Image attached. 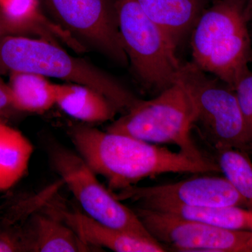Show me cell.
Wrapping results in <instances>:
<instances>
[{"label":"cell","mask_w":252,"mask_h":252,"mask_svg":"<svg viewBox=\"0 0 252 252\" xmlns=\"http://www.w3.org/2000/svg\"><path fill=\"white\" fill-rule=\"evenodd\" d=\"M69 135L77 153L105 179L112 192L162 174L220 172L214 160H194L180 152L85 124L71 126Z\"/></svg>","instance_id":"6da1fadb"},{"label":"cell","mask_w":252,"mask_h":252,"mask_svg":"<svg viewBox=\"0 0 252 252\" xmlns=\"http://www.w3.org/2000/svg\"><path fill=\"white\" fill-rule=\"evenodd\" d=\"M29 72L92 88L125 114L140 99L92 63L73 57L59 44L41 38L6 36L0 43V72Z\"/></svg>","instance_id":"7a4b0ae2"},{"label":"cell","mask_w":252,"mask_h":252,"mask_svg":"<svg viewBox=\"0 0 252 252\" xmlns=\"http://www.w3.org/2000/svg\"><path fill=\"white\" fill-rule=\"evenodd\" d=\"M246 0H215L197 20L190 35L192 63L234 89L250 70L252 38Z\"/></svg>","instance_id":"3957f363"},{"label":"cell","mask_w":252,"mask_h":252,"mask_svg":"<svg viewBox=\"0 0 252 252\" xmlns=\"http://www.w3.org/2000/svg\"><path fill=\"white\" fill-rule=\"evenodd\" d=\"M193 121L191 99L177 81L154 98L140 99L106 130L151 144H173L190 158L207 160L208 158L199 150L190 135Z\"/></svg>","instance_id":"277c9868"},{"label":"cell","mask_w":252,"mask_h":252,"mask_svg":"<svg viewBox=\"0 0 252 252\" xmlns=\"http://www.w3.org/2000/svg\"><path fill=\"white\" fill-rule=\"evenodd\" d=\"M209 75L193 63L182 64L177 81L191 99L193 126L215 149L252 153L248 129L233 88Z\"/></svg>","instance_id":"5b68a950"},{"label":"cell","mask_w":252,"mask_h":252,"mask_svg":"<svg viewBox=\"0 0 252 252\" xmlns=\"http://www.w3.org/2000/svg\"><path fill=\"white\" fill-rule=\"evenodd\" d=\"M119 32L134 72L157 94L178 79L182 64L170 38L136 0H116Z\"/></svg>","instance_id":"8992f818"},{"label":"cell","mask_w":252,"mask_h":252,"mask_svg":"<svg viewBox=\"0 0 252 252\" xmlns=\"http://www.w3.org/2000/svg\"><path fill=\"white\" fill-rule=\"evenodd\" d=\"M48 154L55 171L67 186L84 213L104 225L155 240L133 209L124 205L99 182L97 174L77 152L51 142Z\"/></svg>","instance_id":"52a82bcc"},{"label":"cell","mask_w":252,"mask_h":252,"mask_svg":"<svg viewBox=\"0 0 252 252\" xmlns=\"http://www.w3.org/2000/svg\"><path fill=\"white\" fill-rule=\"evenodd\" d=\"M51 19L85 46L117 64L128 59L123 46L116 0H39Z\"/></svg>","instance_id":"ba28073f"},{"label":"cell","mask_w":252,"mask_h":252,"mask_svg":"<svg viewBox=\"0 0 252 252\" xmlns=\"http://www.w3.org/2000/svg\"><path fill=\"white\" fill-rule=\"evenodd\" d=\"M133 210L149 234L166 250L252 252V231L225 229L140 207Z\"/></svg>","instance_id":"9c48e42d"},{"label":"cell","mask_w":252,"mask_h":252,"mask_svg":"<svg viewBox=\"0 0 252 252\" xmlns=\"http://www.w3.org/2000/svg\"><path fill=\"white\" fill-rule=\"evenodd\" d=\"M112 193L121 201L130 200L148 210L164 205L249 209L247 200L225 177H195L166 185L132 186Z\"/></svg>","instance_id":"30bf717a"},{"label":"cell","mask_w":252,"mask_h":252,"mask_svg":"<svg viewBox=\"0 0 252 252\" xmlns=\"http://www.w3.org/2000/svg\"><path fill=\"white\" fill-rule=\"evenodd\" d=\"M48 192L40 209L54 215L69 225L85 243L98 249L117 252H162L166 249L157 240L112 228L97 221L77 208H69Z\"/></svg>","instance_id":"8fae6325"},{"label":"cell","mask_w":252,"mask_h":252,"mask_svg":"<svg viewBox=\"0 0 252 252\" xmlns=\"http://www.w3.org/2000/svg\"><path fill=\"white\" fill-rule=\"evenodd\" d=\"M26 220L21 229L27 252H101L85 243L62 220L40 208Z\"/></svg>","instance_id":"7c38bea8"},{"label":"cell","mask_w":252,"mask_h":252,"mask_svg":"<svg viewBox=\"0 0 252 252\" xmlns=\"http://www.w3.org/2000/svg\"><path fill=\"white\" fill-rule=\"evenodd\" d=\"M210 0H136L178 47L190 35L197 20Z\"/></svg>","instance_id":"4fadbf2b"},{"label":"cell","mask_w":252,"mask_h":252,"mask_svg":"<svg viewBox=\"0 0 252 252\" xmlns=\"http://www.w3.org/2000/svg\"><path fill=\"white\" fill-rule=\"evenodd\" d=\"M56 104L68 116L85 124L112 120L119 111L104 94L92 88L68 83L55 84Z\"/></svg>","instance_id":"5bb4252c"},{"label":"cell","mask_w":252,"mask_h":252,"mask_svg":"<svg viewBox=\"0 0 252 252\" xmlns=\"http://www.w3.org/2000/svg\"><path fill=\"white\" fill-rule=\"evenodd\" d=\"M33 152L31 141L0 118V191L11 189L26 175Z\"/></svg>","instance_id":"9a60e30c"},{"label":"cell","mask_w":252,"mask_h":252,"mask_svg":"<svg viewBox=\"0 0 252 252\" xmlns=\"http://www.w3.org/2000/svg\"><path fill=\"white\" fill-rule=\"evenodd\" d=\"M9 86L17 112L42 114L56 104L55 84L40 74L10 72Z\"/></svg>","instance_id":"2e32d148"},{"label":"cell","mask_w":252,"mask_h":252,"mask_svg":"<svg viewBox=\"0 0 252 252\" xmlns=\"http://www.w3.org/2000/svg\"><path fill=\"white\" fill-rule=\"evenodd\" d=\"M152 210L171 214L225 229L252 232V210L244 207L164 205Z\"/></svg>","instance_id":"e0dca14e"},{"label":"cell","mask_w":252,"mask_h":252,"mask_svg":"<svg viewBox=\"0 0 252 252\" xmlns=\"http://www.w3.org/2000/svg\"><path fill=\"white\" fill-rule=\"evenodd\" d=\"M234 90L241 109L247 129L252 153V72L249 70L239 79Z\"/></svg>","instance_id":"ac0fdd59"},{"label":"cell","mask_w":252,"mask_h":252,"mask_svg":"<svg viewBox=\"0 0 252 252\" xmlns=\"http://www.w3.org/2000/svg\"><path fill=\"white\" fill-rule=\"evenodd\" d=\"M26 252L21 228L0 225V252Z\"/></svg>","instance_id":"d6986e66"},{"label":"cell","mask_w":252,"mask_h":252,"mask_svg":"<svg viewBox=\"0 0 252 252\" xmlns=\"http://www.w3.org/2000/svg\"><path fill=\"white\" fill-rule=\"evenodd\" d=\"M17 112L14 108L12 93L9 84L0 79V117H9Z\"/></svg>","instance_id":"ffe728a7"},{"label":"cell","mask_w":252,"mask_h":252,"mask_svg":"<svg viewBox=\"0 0 252 252\" xmlns=\"http://www.w3.org/2000/svg\"><path fill=\"white\" fill-rule=\"evenodd\" d=\"M27 34L24 30L14 26L12 23L6 21L0 15V43L6 36L11 35H22Z\"/></svg>","instance_id":"44dd1931"},{"label":"cell","mask_w":252,"mask_h":252,"mask_svg":"<svg viewBox=\"0 0 252 252\" xmlns=\"http://www.w3.org/2000/svg\"><path fill=\"white\" fill-rule=\"evenodd\" d=\"M245 15L248 22H252V0L245 1Z\"/></svg>","instance_id":"7402d4cb"},{"label":"cell","mask_w":252,"mask_h":252,"mask_svg":"<svg viewBox=\"0 0 252 252\" xmlns=\"http://www.w3.org/2000/svg\"><path fill=\"white\" fill-rule=\"evenodd\" d=\"M250 34H251V38H252V32L250 33Z\"/></svg>","instance_id":"603a6c76"},{"label":"cell","mask_w":252,"mask_h":252,"mask_svg":"<svg viewBox=\"0 0 252 252\" xmlns=\"http://www.w3.org/2000/svg\"><path fill=\"white\" fill-rule=\"evenodd\" d=\"M0 118H1V117H0ZM3 119H4V118H3Z\"/></svg>","instance_id":"cb8c5ba5"}]
</instances>
